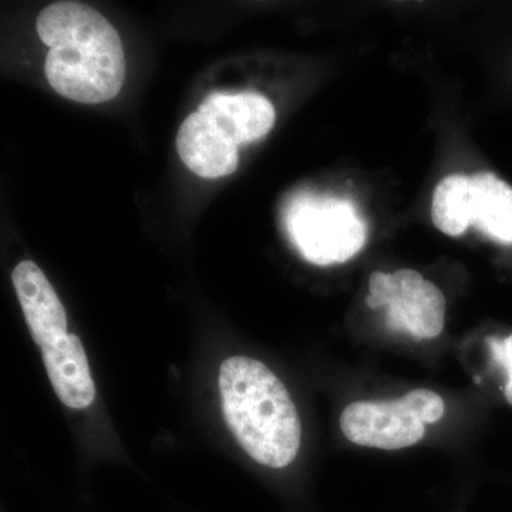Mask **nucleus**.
I'll return each instance as SVG.
<instances>
[{
    "mask_svg": "<svg viewBox=\"0 0 512 512\" xmlns=\"http://www.w3.org/2000/svg\"><path fill=\"white\" fill-rule=\"evenodd\" d=\"M23 315L40 349L67 335V316L49 279L32 261H22L12 274Z\"/></svg>",
    "mask_w": 512,
    "mask_h": 512,
    "instance_id": "nucleus-7",
    "label": "nucleus"
},
{
    "mask_svg": "<svg viewBox=\"0 0 512 512\" xmlns=\"http://www.w3.org/2000/svg\"><path fill=\"white\" fill-rule=\"evenodd\" d=\"M289 238L311 264H343L362 251L367 227L355 205L342 198L303 192L286 208Z\"/></svg>",
    "mask_w": 512,
    "mask_h": 512,
    "instance_id": "nucleus-3",
    "label": "nucleus"
},
{
    "mask_svg": "<svg viewBox=\"0 0 512 512\" xmlns=\"http://www.w3.org/2000/svg\"><path fill=\"white\" fill-rule=\"evenodd\" d=\"M340 429L350 443L380 450L412 447L426 434L410 393L394 400L349 404L340 416Z\"/></svg>",
    "mask_w": 512,
    "mask_h": 512,
    "instance_id": "nucleus-5",
    "label": "nucleus"
},
{
    "mask_svg": "<svg viewBox=\"0 0 512 512\" xmlns=\"http://www.w3.org/2000/svg\"><path fill=\"white\" fill-rule=\"evenodd\" d=\"M470 221L494 241L512 244V187L491 173L470 175Z\"/></svg>",
    "mask_w": 512,
    "mask_h": 512,
    "instance_id": "nucleus-10",
    "label": "nucleus"
},
{
    "mask_svg": "<svg viewBox=\"0 0 512 512\" xmlns=\"http://www.w3.org/2000/svg\"><path fill=\"white\" fill-rule=\"evenodd\" d=\"M431 218L448 237H460L470 227V177L453 174L441 180L433 194Z\"/></svg>",
    "mask_w": 512,
    "mask_h": 512,
    "instance_id": "nucleus-11",
    "label": "nucleus"
},
{
    "mask_svg": "<svg viewBox=\"0 0 512 512\" xmlns=\"http://www.w3.org/2000/svg\"><path fill=\"white\" fill-rule=\"evenodd\" d=\"M177 151L188 170L207 180L227 177L238 167V147L214 119L198 110L181 124Z\"/></svg>",
    "mask_w": 512,
    "mask_h": 512,
    "instance_id": "nucleus-6",
    "label": "nucleus"
},
{
    "mask_svg": "<svg viewBox=\"0 0 512 512\" xmlns=\"http://www.w3.org/2000/svg\"><path fill=\"white\" fill-rule=\"evenodd\" d=\"M37 35L50 47L45 73L60 96L77 103L114 99L126 79V56L117 30L79 2H56L40 12Z\"/></svg>",
    "mask_w": 512,
    "mask_h": 512,
    "instance_id": "nucleus-1",
    "label": "nucleus"
},
{
    "mask_svg": "<svg viewBox=\"0 0 512 512\" xmlns=\"http://www.w3.org/2000/svg\"><path fill=\"white\" fill-rule=\"evenodd\" d=\"M487 343L494 362L503 370L504 396L512 406V335L503 339L488 338Z\"/></svg>",
    "mask_w": 512,
    "mask_h": 512,
    "instance_id": "nucleus-12",
    "label": "nucleus"
},
{
    "mask_svg": "<svg viewBox=\"0 0 512 512\" xmlns=\"http://www.w3.org/2000/svg\"><path fill=\"white\" fill-rule=\"evenodd\" d=\"M198 111L214 119L225 137L237 147L264 138L276 119L271 101L255 92L212 93L202 101Z\"/></svg>",
    "mask_w": 512,
    "mask_h": 512,
    "instance_id": "nucleus-8",
    "label": "nucleus"
},
{
    "mask_svg": "<svg viewBox=\"0 0 512 512\" xmlns=\"http://www.w3.org/2000/svg\"><path fill=\"white\" fill-rule=\"evenodd\" d=\"M220 390L225 421L249 456L262 466H289L301 447V420L275 373L251 357H229Z\"/></svg>",
    "mask_w": 512,
    "mask_h": 512,
    "instance_id": "nucleus-2",
    "label": "nucleus"
},
{
    "mask_svg": "<svg viewBox=\"0 0 512 512\" xmlns=\"http://www.w3.org/2000/svg\"><path fill=\"white\" fill-rule=\"evenodd\" d=\"M366 303L370 309L386 311L387 328L414 340L437 338L443 332L446 298L440 288L413 269L375 272L370 276Z\"/></svg>",
    "mask_w": 512,
    "mask_h": 512,
    "instance_id": "nucleus-4",
    "label": "nucleus"
},
{
    "mask_svg": "<svg viewBox=\"0 0 512 512\" xmlns=\"http://www.w3.org/2000/svg\"><path fill=\"white\" fill-rule=\"evenodd\" d=\"M42 355L47 375L62 403L72 409L89 407L96 397V387L82 340L67 333L42 348Z\"/></svg>",
    "mask_w": 512,
    "mask_h": 512,
    "instance_id": "nucleus-9",
    "label": "nucleus"
}]
</instances>
